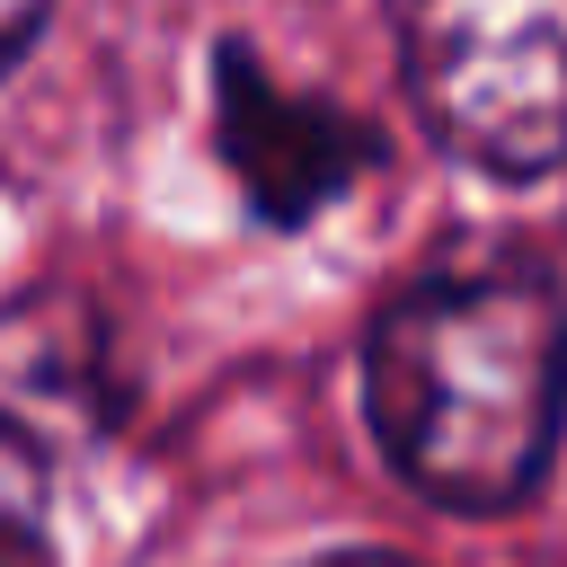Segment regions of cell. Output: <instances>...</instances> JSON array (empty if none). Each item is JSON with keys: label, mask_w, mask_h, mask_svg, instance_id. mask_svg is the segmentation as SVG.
I'll list each match as a JSON object with an SVG mask.
<instances>
[{"label": "cell", "mask_w": 567, "mask_h": 567, "mask_svg": "<svg viewBox=\"0 0 567 567\" xmlns=\"http://www.w3.org/2000/svg\"><path fill=\"white\" fill-rule=\"evenodd\" d=\"M363 390L372 434L416 496L452 514H505L558 452L567 301L523 257L443 266L381 310Z\"/></svg>", "instance_id": "1"}, {"label": "cell", "mask_w": 567, "mask_h": 567, "mask_svg": "<svg viewBox=\"0 0 567 567\" xmlns=\"http://www.w3.org/2000/svg\"><path fill=\"white\" fill-rule=\"evenodd\" d=\"M425 133L487 177L567 159V0H390Z\"/></svg>", "instance_id": "2"}, {"label": "cell", "mask_w": 567, "mask_h": 567, "mask_svg": "<svg viewBox=\"0 0 567 567\" xmlns=\"http://www.w3.org/2000/svg\"><path fill=\"white\" fill-rule=\"evenodd\" d=\"M248 115H266V133L275 142H230V159L248 168V186H257V204L266 213H310L328 186H346V159L363 151L328 106H310V97H248Z\"/></svg>", "instance_id": "3"}, {"label": "cell", "mask_w": 567, "mask_h": 567, "mask_svg": "<svg viewBox=\"0 0 567 567\" xmlns=\"http://www.w3.org/2000/svg\"><path fill=\"white\" fill-rule=\"evenodd\" d=\"M0 567H53V487L35 443L0 425Z\"/></svg>", "instance_id": "4"}, {"label": "cell", "mask_w": 567, "mask_h": 567, "mask_svg": "<svg viewBox=\"0 0 567 567\" xmlns=\"http://www.w3.org/2000/svg\"><path fill=\"white\" fill-rule=\"evenodd\" d=\"M35 18H44V0H0V71L27 53V35H35Z\"/></svg>", "instance_id": "5"}, {"label": "cell", "mask_w": 567, "mask_h": 567, "mask_svg": "<svg viewBox=\"0 0 567 567\" xmlns=\"http://www.w3.org/2000/svg\"><path fill=\"white\" fill-rule=\"evenodd\" d=\"M328 567H390V558H328Z\"/></svg>", "instance_id": "6"}]
</instances>
